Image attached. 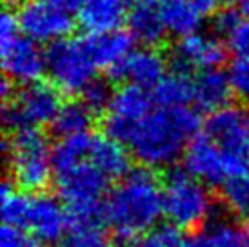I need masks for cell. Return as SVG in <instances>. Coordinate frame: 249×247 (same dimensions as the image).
Instances as JSON below:
<instances>
[{
  "mask_svg": "<svg viewBox=\"0 0 249 247\" xmlns=\"http://www.w3.org/2000/svg\"><path fill=\"white\" fill-rule=\"evenodd\" d=\"M164 214V187L147 169H133L109 193L104 204V220L120 242H133L153 231Z\"/></svg>",
  "mask_w": 249,
  "mask_h": 247,
  "instance_id": "6da1fadb",
  "label": "cell"
},
{
  "mask_svg": "<svg viewBox=\"0 0 249 247\" xmlns=\"http://www.w3.org/2000/svg\"><path fill=\"white\" fill-rule=\"evenodd\" d=\"M200 118L189 107H155L135 127L127 147L131 157L147 167H167L184 155L196 137Z\"/></svg>",
  "mask_w": 249,
  "mask_h": 247,
  "instance_id": "7a4b0ae2",
  "label": "cell"
},
{
  "mask_svg": "<svg viewBox=\"0 0 249 247\" xmlns=\"http://www.w3.org/2000/svg\"><path fill=\"white\" fill-rule=\"evenodd\" d=\"M111 180L89 160L55 173L56 191L68 206L70 224H100Z\"/></svg>",
  "mask_w": 249,
  "mask_h": 247,
  "instance_id": "3957f363",
  "label": "cell"
},
{
  "mask_svg": "<svg viewBox=\"0 0 249 247\" xmlns=\"http://www.w3.org/2000/svg\"><path fill=\"white\" fill-rule=\"evenodd\" d=\"M4 155L9 162L13 182L26 191H42L55 175L53 147L38 127L15 131L4 142Z\"/></svg>",
  "mask_w": 249,
  "mask_h": 247,
  "instance_id": "277c9868",
  "label": "cell"
},
{
  "mask_svg": "<svg viewBox=\"0 0 249 247\" xmlns=\"http://www.w3.org/2000/svg\"><path fill=\"white\" fill-rule=\"evenodd\" d=\"M164 214L171 226L184 231L202 227L213 213V198L206 184L187 171L171 169L164 178Z\"/></svg>",
  "mask_w": 249,
  "mask_h": 247,
  "instance_id": "5b68a950",
  "label": "cell"
},
{
  "mask_svg": "<svg viewBox=\"0 0 249 247\" xmlns=\"http://www.w3.org/2000/svg\"><path fill=\"white\" fill-rule=\"evenodd\" d=\"M60 91L51 84H31L22 88L17 95L4 102V125L7 131H20L24 127H38L55 122L58 111L62 109Z\"/></svg>",
  "mask_w": 249,
  "mask_h": 247,
  "instance_id": "8992f818",
  "label": "cell"
},
{
  "mask_svg": "<svg viewBox=\"0 0 249 247\" xmlns=\"http://www.w3.org/2000/svg\"><path fill=\"white\" fill-rule=\"evenodd\" d=\"M51 82L64 93H82L97 76V66L84 46L82 38H71L51 44L46 51Z\"/></svg>",
  "mask_w": 249,
  "mask_h": 247,
  "instance_id": "52a82bcc",
  "label": "cell"
},
{
  "mask_svg": "<svg viewBox=\"0 0 249 247\" xmlns=\"http://www.w3.org/2000/svg\"><path fill=\"white\" fill-rule=\"evenodd\" d=\"M184 171L206 185L224 187L229 180L249 175V167L231 158L208 135H196L184 153Z\"/></svg>",
  "mask_w": 249,
  "mask_h": 247,
  "instance_id": "ba28073f",
  "label": "cell"
},
{
  "mask_svg": "<svg viewBox=\"0 0 249 247\" xmlns=\"http://www.w3.org/2000/svg\"><path fill=\"white\" fill-rule=\"evenodd\" d=\"M153 104V95H149L144 88L131 84L118 88L106 111L104 135L127 145L135 127L155 109Z\"/></svg>",
  "mask_w": 249,
  "mask_h": 247,
  "instance_id": "9c48e42d",
  "label": "cell"
},
{
  "mask_svg": "<svg viewBox=\"0 0 249 247\" xmlns=\"http://www.w3.org/2000/svg\"><path fill=\"white\" fill-rule=\"evenodd\" d=\"M24 36L36 44H55L73 31L71 11L51 4L48 0H28L17 13Z\"/></svg>",
  "mask_w": 249,
  "mask_h": 247,
  "instance_id": "30bf717a",
  "label": "cell"
},
{
  "mask_svg": "<svg viewBox=\"0 0 249 247\" xmlns=\"http://www.w3.org/2000/svg\"><path fill=\"white\" fill-rule=\"evenodd\" d=\"M204 135L231 158L249 167V115L238 107L214 111L204 122Z\"/></svg>",
  "mask_w": 249,
  "mask_h": 247,
  "instance_id": "8fae6325",
  "label": "cell"
},
{
  "mask_svg": "<svg viewBox=\"0 0 249 247\" xmlns=\"http://www.w3.org/2000/svg\"><path fill=\"white\" fill-rule=\"evenodd\" d=\"M68 229L70 213L55 196L46 193L31 194V206L24 231H28L40 246H58Z\"/></svg>",
  "mask_w": 249,
  "mask_h": 247,
  "instance_id": "7c38bea8",
  "label": "cell"
},
{
  "mask_svg": "<svg viewBox=\"0 0 249 247\" xmlns=\"http://www.w3.org/2000/svg\"><path fill=\"white\" fill-rule=\"evenodd\" d=\"M2 49V68L4 75L13 84L31 86L42 78L44 71H48L46 53L38 48V44L31 38L20 35L15 42Z\"/></svg>",
  "mask_w": 249,
  "mask_h": 247,
  "instance_id": "4fadbf2b",
  "label": "cell"
},
{
  "mask_svg": "<svg viewBox=\"0 0 249 247\" xmlns=\"http://www.w3.org/2000/svg\"><path fill=\"white\" fill-rule=\"evenodd\" d=\"M228 58V49L211 35L193 33L180 38L173 49V68L187 73L189 69H220Z\"/></svg>",
  "mask_w": 249,
  "mask_h": 247,
  "instance_id": "5bb4252c",
  "label": "cell"
},
{
  "mask_svg": "<svg viewBox=\"0 0 249 247\" xmlns=\"http://www.w3.org/2000/svg\"><path fill=\"white\" fill-rule=\"evenodd\" d=\"M166 58L155 48L133 49L118 66L107 71L113 80H124L131 86L153 89L166 76Z\"/></svg>",
  "mask_w": 249,
  "mask_h": 247,
  "instance_id": "9a60e30c",
  "label": "cell"
},
{
  "mask_svg": "<svg viewBox=\"0 0 249 247\" xmlns=\"http://www.w3.org/2000/svg\"><path fill=\"white\" fill-rule=\"evenodd\" d=\"M125 0H84L78 7V22L88 33H111L127 22Z\"/></svg>",
  "mask_w": 249,
  "mask_h": 247,
  "instance_id": "2e32d148",
  "label": "cell"
},
{
  "mask_svg": "<svg viewBox=\"0 0 249 247\" xmlns=\"http://www.w3.org/2000/svg\"><path fill=\"white\" fill-rule=\"evenodd\" d=\"M84 46L93 58L95 66L102 69H111L118 66L133 51V36L122 31L111 33H88L80 36Z\"/></svg>",
  "mask_w": 249,
  "mask_h": 247,
  "instance_id": "e0dca14e",
  "label": "cell"
},
{
  "mask_svg": "<svg viewBox=\"0 0 249 247\" xmlns=\"http://www.w3.org/2000/svg\"><path fill=\"white\" fill-rule=\"evenodd\" d=\"M231 95L233 89L229 84V76L220 69L200 71L193 80V102L198 109L209 115L228 107Z\"/></svg>",
  "mask_w": 249,
  "mask_h": 247,
  "instance_id": "ac0fdd59",
  "label": "cell"
},
{
  "mask_svg": "<svg viewBox=\"0 0 249 247\" xmlns=\"http://www.w3.org/2000/svg\"><path fill=\"white\" fill-rule=\"evenodd\" d=\"M88 160L97 165L109 180L125 178L131 173V157L125 151L124 144L107 135H95Z\"/></svg>",
  "mask_w": 249,
  "mask_h": 247,
  "instance_id": "d6986e66",
  "label": "cell"
},
{
  "mask_svg": "<svg viewBox=\"0 0 249 247\" xmlns=\"http://www.w3.org/2000/svg\"><path fill=\"white\" fill-rule=\"evenodd\" d=\"M127 28L133 40L144 44L145 48H155L157 44L164 40L167 33L160 15V7L155 2L129 7Z\"/></svg>",
  "mask_w": 249,
  "mask_h": 247,
  "instance_id": "ffe728a7",
  "label": "cell"
},
{
  "mask_svg": "<svg viewBox=\"0 0 249 247\" xmlns=\"http://www.w3.org/2000/svg\"><path fill=\"white\" fill-rule=\"evenodd\" d=\"M159 7L167 33L180 38L198 33L204 17L195 9L191 0H162Z\"/></svg>",
  "mask_w": 249,
  "mask_h": 247,
  "instance_id": "44dd1931",
  "label": "cell"
},
{
  "mask_svg": "<svg viewBox=\"0 0 249 247\" xmlns=\"http://www.w3.org/2000/svg\"><path fill=\"white\" fill-rule=\"evenodd\" d=\"M151 95L157 107H186L193 102V80L187 73L175 69L153 88Z\"/></svg>",
  "mask_w": 249,
  "mask_h": 247,
  "instance_id": "7402d4cb",
  "label": "cell"
},
{
  "mask_svg": "<svg viewBox=\"0 0 249 247\" xmlns=\"http://www.w3.org/2000/svg\"><path fill=\"white\" fill-rule=\"evenodd\" d=\"M95 113L82 102V100H71L64 104L62 109L58 111L55 122L51 124V129L60 138L89 133V127L95 120Z\"/></svg>",
  "mask_w": 249,
  "mask_h": 247,
  "instance_id": "603a6c76",
  "label": "cell"
},
{
  "mask_svg": "<svg viewBox=\"0 0 249 247\" xmlns=\"http://www.w3.org/2000/svg\"><path fill=\"white\" fill-rule=\"evenodd\" d=\"M93 138H95V135H91V133H80V135L60 138L53 147V169H55V173L70 169L73 165L88 160L91 145H93Z\"/></svg>",
  "mask_w": 249,
  "mask_h": 247,
  "instance_id": "cb8c5ba5",
  "label": "cell"
},
{
  "mask_svg": "<svg viewBox=\"0 0 249 247\" xmlns=\"http://www.w3.org/2000/svg\"><path fill=\"white\" fill-rule=\"evenodd\" d=\"M0 202H2L4 226L24 229L26 222H28L29 206H31V194L17 191L15 184L6 180L0 187Z\"/></svg>",
  "mask_w": 249,
  "mask_h": 247,
  "instance_id": "d4e9b609",
  "label": "cell"
},
{
  "mask_svg": "<svg viewBox=\"0 0 249 247\" xmlns=\"http://www.w3.org/2000/svg\"><path fill=\"white\" fill-rule=\"evenodd\" d=\"M58 247H113L100 224H70Z\"/></svg>",
  "mask_w": 249,
  "mask_h": 247,
  "instance_id": "484cf974",
  "label": "cell"
},
{
  "mask_svg": "<svg viewBox=\"0 0 249 247\" xmlns=\"http://www.w3.org/2000/svg\"><path fill=\"white\" fill-rule=\"evenodd\" d=\"M222 200L235 216L249 224V175L229 180L222 187Z\"/></svg>",
  "mask_w": 249,
  "mask_h": 247,
  "instance_id": "4316f807",
  "label": "cell"
},
{
  "mask_svg": "<svg viewBox=\"0 0 249 247\" xmlns=\"http://www.w3.org/2000/svg\"><path fill=\"white\" fill-rule=\"evenodd\" d=\"M184 238L177 227L164 226L155 227L153 231L145 233L133 242H124V246L117 247H184Z\"/></svg>",
  "mask_w": 249,
  "mask_h": 247,
  "instance_id": "83f0119b",
  "label": "cell"
},
{
  "mask_svg": "<svg viewBox=\"0 0 249 247\" xmlns=\"http://www.w3.org/2000/svg\"><path fill=\"white\" fill-rule=\"evenodd\" d=\"M113 95H115V91L111 89L109 84L106 82V80H102V78H95V80L80 93L82 102L86 104L95 115L102 113V111H107Z\"/></svg>",
  "mask_w": 249,
  "mask_h": 247,
  "instance_id": "f1b7e54d",
  "label": "cell"
},
{
  "mask_svg": "<svg viewBox=\"0 0 249 247\" xmlns=\"http://www.w3.org/2000/svg\"><path fill=\"white\" fill-rule=\"evenodd\" d=\"M228 76L233 95L244 102H249V56H236L229 64Z\"/></svg>",
  "mask_w": 249,
  "mask_h": 247,
  "instance_id": "f546056e",
  "label": "cell"
},
{
  "mask_svg": "<svg viewBox=\"0 0 249 247\" xmlns=\"http://www.w3.org/2000/svg\"><path fill=\"white\" fill-rule=\"evenodd\" d=\"M229 49L236 56H249V17L240 15L233 29L226 36Z\"/></svg>",
  "mask_w": 249,
  "mask_h": 247,
  "instance_id": "4dcf8cb0",
  "label": "cell"
},
{
  "mask_svg": "<svg viewBox=\"0 0 249 247\" xmlns=\"http://www.w3.org/2000/svg\"><path fill=\"white\" fill-rule=\"evenodd\" d=\"M0 247H42L38 242L24 229L4 226L0 231Z\"/></svg>",
  "mask_w": 249,
  "mask_h": 247,
  "instance_id": "1f68e13d",
  "label": "cell"
},
{
  "mask_svg": "<svg viewBox=\"0 0 249 247\" xmlns=\"http://www.w3.org/2000/svg\"><path fill=\"white\" fill-rule=\"evenodd\" d=\"M22 35L18 18L11 11H6L0 18V48H6Z\"/></svg>",
  "mask_w": 249,
  "mask_h": 247,
  "instance_id": "d6a6232c",
  "label": "cell"
},
{
  "mask_svg": "<svg viewBox=\"0 0 249 247\" xmlns=\"http://www.w3.org/2000/svg\"><path fill=\"white\" fill-rule=\"evenodd\" d=\"M222 0H191L195 9L202 15V17H209V15H216L218 6Z\"/></svg>",
  "mask_w": 249,
  "mask_h": 247,
  "instance_id": "836d02e7",
  "label": "cell"
},
{
  "mask_svg": "<svg viewBox=\"0 0 249 247\" xmlns=\"http://www.w3.org/2000/svg\"><path fill=\"white\" fill-rule=\"evenodd\" d=\"M51 4H55V6L62 7L66 11H73V9H78V7L84 4V0H48Z\"/></svg>",
  "mask_w": 249,
  "mask_h": 247,
  "instance_id": "e575fe53",
  "label": "cell"
},
{
  "mask_svg": "<svg viewBox=\"0 0 249 247\" xmlns=\"http://www.w3.org/2000/svg\"><path fill=\"white\" fill-rule=\"evenodd\" d=\"M224 2H228L229 6H233L242 15L249 17V0H224Z\"/></svg>",
  "mask_w": 249,
  "mask_h": 247,
  "instance_id": "d590c367",
  "label": "cell"
},
{
  "mask_svg": "<svg viewBox=\"0 0 249 247\" xmlns=\"http://www.w3.org/2000/svg\"><path fill=\"white\" fill-rule=\"evenodd\" d=\"M240 247H249V224L240 231Z\"/></svg>",
  "mask_w": 249,
  "mask_h": 247,
  "instance_id": "8d00e7d4",
  "label": "cell"
},
{
  "mask_svg": "<svg viewBox=\"0 0 249 247\" xmlns=\"http://www.w3.org/2000/svg\"><path fill=\"white\" fill-rule=\"evenodd\" d=\"M127 2V6L129 7H135V6H140V4H147V2H155V0H125Z\"/></svg>",
  "mask_w": 249,
  "mask_h": 247,
  "instance_id": "74e56055",
  "label": "cell"
},
{
  "mask_svg": "<svg viewBox=\"0 0 249 247\" xmlns=\"http://www.w3.org/2000/svg\"><path fill=\"white\" fill-rule=\"evenodd\" d=\"M7 2H17V0H7Z\"/></svg>",
  "mask_w": 249,
  "mask_h": 247,
  "instance_id": "f35d334b",
  "label": "cell"
},
{
  "mask_svg": "<svg viewBox=\"0 0 249 247\" xmlns=\"http://www.w3.org/2000/svg\"><path fill=\"white\" fill-rule=\"evenodd\" d=\"M248 115H249V113H248Z\"/></svg>",
  "mask_w": 249,
  "mask_h": 247,
  "instance_id": "ab89813d",
  "label": "cell"
}]
</instances>
